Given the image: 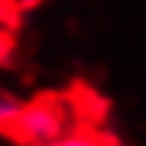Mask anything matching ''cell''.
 Listing matches in <instances>:
<instances>
[{
	"instance_id": "1",
	"label": "cell",
	"mask_w": 146,
	"mask_h": 146,
	"mask_svg": "<svg viewBox=\"0 0 146 146\" xmlns=\"http://www.w3.org/2000/svg\"><path fill=\"white\" fill-rule=\"evenodd\" d=\"M76 124H80L76 121V105L70 99L41 95V99L22 102L10 133H16V140L26 143V146H41V143H51V140L64 137Z\"/></svg>"
},
{
	"instance_id": "2",
	"label": "cell",
	"mask_w": 146,
	"mask_h": 146,
	"mask_svg": "<svg viewBox=\"0 0 146 146\" xmlns=\"http://www.w3.org/2000/svg\"><path fill=\"white\" fill-rule=\"evenodd\" d=\"M41 146H121L108 130L102 127H92V124H76L73 130H67L64 137L51 140V143H41Z\"/></svg>"
},
{
	"instance_id": "3",
	"label": "cell",
	"mask_w": 146,
	"mask_h": 146,
	"mask_svg": "<svg viewBox=\"0 0 146 146\" xmlns=\"http://www.w3.org/2000/svg\"><path fill=\"white\" fill-rule=\"evenodd\" d=\"M19 108H22V102L16 99V95H10V92L0 89V130H10V127H13Z\"/></svg>"
}]
</instances>
